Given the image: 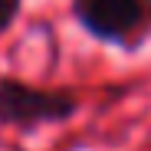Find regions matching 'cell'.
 <instances>
[{"mask_svg":"<svg viewBox=\"0 0 151 151\" xmlns=\"http://www.w3.org/2000/svg\"><path fill=\"white\" fill-rule=\"evenodd\" d=\"M79 112V95L72 89H43L23 79H0V125L30 132L40 125H63Z\"/></svg>","mask_w":151,"mask_h":151,"instance_id":"obj_1","label":"cell"},{"mask_svg":"<svg viewBox=\"0 0 151 151\" xmlns=\"http://www.w3.org/2000/svg\"><path fill=\"white\" fill-rule=\"evenodd\" d=\"M72 17L109 46L135 49L151 36V0H72Z\"/></svg>","mask_w":151,"mask_h":151,"instance_id":"obj_2","label":"cell"},{"mask_svg":"<svg viewBox=\"0 0 151 151\" xmlns=\"http://www.w3.org/2000/svg\"><path fill=\"white\" fill-rule=\"evenodd\" d=\"M20 7H23V0H0V36H4L13 23H17Z\"/></svg>","mask_w":151,"mask_h":151,"instance_id":"obj_3","label":"cell"}]
</instances>
